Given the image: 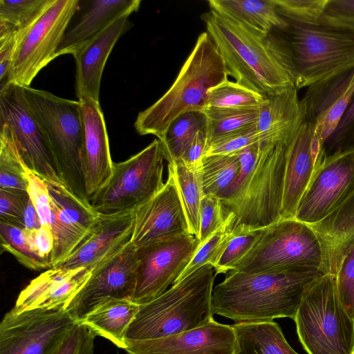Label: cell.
<instances>
[{
    "instance_id": "ba28073f",
    "label": "cell",
    "mask_w": 354,
    "mask_h": 354,
    "mask_svg": "<svg viewBox=\"0 0 354 354\" xmlns=\"http://www.w3.org/2000/svg\"><path fill=\"white\" fill-rule=\"evenodd\" d=\"M308 354H353L354 317L340 301L334 275L328 272L306 290L294 318Z\"/></svg>"
},
{
    "instance_id": "d6986e66",
    "label": "cell",
    "mask_w": 354,
    "mask_h": 354,
    "mask_svg": "<svg viewBox=\"0 0 354 354\" xmlns=\"http://www.w3.org/2000/svg\"><path fill=\"white\" fill-rule=\"evenodd\" d=\"M354 96V66L334 77L306 88L301 99L305 119L314 125L316 160Z\"/></svg>"
},
{
    "instance_id": "ee69618b",
    "label": "cell",
    "mask_w": 354,
    "mask_h": 354,
    "mask_svg": "<svg viewBox=\"0 0 354 354\" xmlns=\"http://www.w3.org/2000/svg\"><path fill=\"white\" fill-rule=\"evenodd\" d=\"M279 15L306 24L320 23L328 0H274Z\"/></svg>"
},
{
    "instance_id": "d6a6232c",
    "label": "cell",
    "mask_w": 354,
    "mask_h": 354,
    "mask_svg": "<svg viewBox=\"0 0 354 354\" xmlns=\"http://www.w3.org/2000/svg\"><path fill=\"white\" fill-rule=\"evenodd\" d=\"M206 127L203 111H191L176 118L164 135L158 138L162 153L168 163L180 160L189 148L198 131Z\"/></svg>"
},
{
    "instance_id": "816d5d0a",
    "label": "cell",
    "mask_w": 354,
    "mask_h": 354,
    "mask_svg": "<svg viewBox=\"0 0 354 354\" xmlns=\"http://www.w3.org/2000/svg\"><path fill=\"white\" fill-rule=\"evenodd\" d=\"M32 250L40 258L48 261L52 268L54 239L50 229L41 225L38 229H25Z\"/></svg>"
},
{
    "instance_id": "30bf717a",
    "label": "cell",
    "mask_w": 354,
    "mask_h": 354,
    "mask_svg": "<svg viewBox=\"0 0 354 354\" xmlns=\"http://www.w3.org/2000/svg\"><path fill=\"white\" fill-rule=\"evenodd\" d=\"M164 159L155 139L127 160L113 162L111 177L90 200L92 207L100 214L136 210L163 187Z\"/></svg>"
},
{
    "instance_id": "8d00e7d4",
    "label": "cell",
    "mask_w": 354,
    "mask_h": 354,
    "mask_svg": "<svg viewBox=\"0 0 354 354\" xmlns=\"http://www.w3.org/2000/svg\"><path fill=\"white\" fill-rule=\"evenodd\" d=\"M52 0H0V37L23 31L44 12Z\"/></svg>"
},
{
    "instance_id": "ac0fdd59",
    "label": "cell",
    "mask_w": 354,
    "mask_h": 354,
    "mask_svg": "<svg viewBox=\"0 0 354 354\" xmlns=\"http://www.w3.org/2000/svg\"><path fill=\"white\" fill-rule=\"evenodd\" d=\"M189 232L182 201L173 176L150 200L135 210L131 241L137 248Z\"/></svg>"
},
{
    "instance_id": "4dcf8cb0",
    "label": "cell",
    "mask_w": 354,
    "mask_h": 354,
    "mask_svg": "<svg viewBox=\"0 0 354 354\" xmlns=\"http://www.w3.org/2000/svg\"><path fill=\"white\" fill-rule=\"evenodd\" d=\"M311 226L327 248L332 273L340 253L354 239V192L329 215Z\"/></svg>"
},
{
    "instance_id": "4316f807",
    "label": "cell",
    "mask_w": 354,
    "mask_h": 354,
    "mask_svg": "<svg viewBox=\"0 0 354 354\" xmlns=\"http://www.w3.org/2000/svg\"><path fill=\"white\" fill-rule=\"evenodd\" d=\"M295 86L264 95L259 107L257 131L259 140H290L305 120V112Z\"/></svg>"
},
{
    "instance_id": "603a6c76",
    "label": "cell",
    "mask_w": 354,
    "mask_h": 354,
    "mask_svg": "<svg viewBox=\"0 0 354 354\" xmlns=\"http://www.w3.org/2000/svg\"><path fill=\"white\" fill-rule=\"evenodd\" d=\"M140 0H80L59 48L57 57L73 55L115 20L136 12Z\"/></svg>"
},
{
    "instance_id": "cb8c5ba5",
    "label": "cell",
    "mask_w": 354,
    "mask_h": 354,
    "mask_svg": "<svg viewBox=\"0 0 354 354\" xmlns=\"http://www.w3.org/2000/svg\"><path fill=\"white\" fill-rule=\"evenodd\" d=\"M129 15L115 20L73 55L76 64L75 90L77 100H92L100 103V88L106 60L119 38L131 24Z\"/></svg>"
},
{
    "instance_id": "c3c4849f",
    "label": "cell",
    "mask_w": 354,
    "mask_h": 354,
    "mask_svg": "<svg viewBox=\"0 0 354 354\" xmlns=\"http://www.w3.org/2000/svg\"><path fill=\"white\" fill-rule=\"evenodd\" d=\"M221 199L212 195L203 196L200 205V239L205 241L224 223Z\"/></svg>"
},
{
    "instance_id": "5bb4252c",
    "label": "cell",
    "mask_w": 354,
    "mask_h": 354,
    "mask_svg": "<svg viewBox=\"0 0 354 354\" xmlns=\"http://www.w3.org/2000/svg\"><path fill=\"white\" fill-rule=\"evenodd\" d=\"M200 243L194 236L187 233L138 248L136 286L131 300L142 305L167 290Z\"/></svg>"
},
{
    "instance_id": "4fadbf2b",
    "label": "cell",
    "mask_w": 354,
    "mask_h": 354,
    "mask_svg": "<svg viewBox=\"0 0 354 354\" xmlns=\"http://www.w3.org/2000/svg\"><path fill=\"white\" fill-rule=\"evenodd\" d=\"M76 324L63 307L8 311L0 323V354H54Z\"/></svg>"
},
{
    "instance_id": "d4e9b609",
    "label": "cell",
    "mask_w": 354,
    "mask_h": 354,
    "mask_svg": "<svg viewBox=\"0 0 354 354\" xmlns=\"http://www.w3.org/2000/svg\"><path fill=\"white\" fill-rule=\"evenodd\" d=\"M80 102L85 131L83 174L86 192L90 201L111 177L113 162L100 103L90 99Z\"/></svg>"
},
{
    "instance_id": "f907efd6",
    "label": "cell",
    "mask_w": 354,
    "mask_h": 354,
    "mask_svg": "<svg viewBox=\"0 0 354 354\" xmlns=\"http://www.w3.org/2000/svg\"><path fill=\"white\" fill-rule=\"evenodd\" d=\"M259 140L257 127H255L212 142L207 145L205 156L235 153Z\"/></svg>"
},
{
    "instance_id": "7c38bea8",
    "label": "cell",
    "mask_w": 354,
    "mask_h": 354,
    "mask_svg": "<svg viewBox=\"0 0 354 354\" xmlns=\"http://www.w3.org/2000/svg\"><path fill=\"white\" fill-rule=\"evenodd\" d=\"M0 127L12 136L27 167L43 180L64 185L46 138L28 104L24 86L0 88Z\"/></svg>"
},
{
    "instance_id": "3957f363",
    "label": "cell",
    "mask_w": 354,
    "mask_h": 354,
    "mask_svg": "<svg viewBox=\"0 0 354 354\" xmlns=\"http://www.w3.org/2000/svg\"><path fill=\"white\" fill-rule=\"evenodd\" d=\"M224 61L207 32L201 33L176 80L155 103L139 113L134 127L141 136L161 138L178 116L203 111L207 92L228 79Z\"/></svg>"
},
{
    "instance_id": "db71d44e",
    "label": "cell",
    "mask_w": 354,
    "mask_h": 354,
    "mask_svg": "<svg viewBox=\"0 0 354 354\" xmlns=\"http://www.w3.org/2000/svg\"><path fill=\"white\" fill-rule=\"evenodd\" d=\"M207 146L205 129L199 130L193 142L180 159L183 163L189 168L198 166L205 156Z\"/></svg>"
},
{
    "instance_id": "9c48e42d",
    "label": "cell",
    "mask_w": 354,
    "mask_h": 354,
    "mask_svg": "<svg viewBox=\"0 0 354 354\" xmlns=\"http://www.w3.org/2000/svg\"><path fill=\"white\" fill-rule=\"evenodd\" d=\"M294 267L317 268L328 273L329 254L311 225L291 218L265 227L255 246L234 270L257 273Z\"/></svg>"
},
{
    "instance_id": "11a10c76",
    "label": "cell",
    "mask_w": 354,
    "mask_h": 354,
    "mask_svg": "<svg viewBox=\"0 0 354 354\" xmlns=\"http://www.w3.org/2000/svg\"><path fill=\"white\" fill-rule=\"evenodd\" d=\"M41 226L39 216L30 198L24 214V229L35 230Z\"/></svg>"
},
{
    "instance_id": "8fae6325",
    "label": "cell",
    "mask_w": 354,
    "mask_h": 354,
    "mask_svg": "<svg viewBox=\"0 0 354 354\" xmlns=\"http://www.w3.org/2000/svg\"><path fill=\"white\" fill-rule=\"evenodd\" d=\"M79 1L52 0L30 27L18 32L7 82L30 86L37 73L57 57V50Z\"/></svg>"
},
{
    "instance_id": "bcb514c9",
    "label": "cell",
    "mask_w": 354,
    "mask_h": 354,
    "mask_svg": "<svg viewBox=\"0 0 354 354\" xmlns=\"http://www.w3.org/2000/svg\"><path fill=\"white\" fill-rule=\"evenodd\" d=\"M30 200L28 192L0 189V221L24 229V214Z\"/></svg>"
},
{
    "instance_id": "836d02e7",
    "label": "cell",
    "mask_w": 354,
    "mask_h": 354,
    "mask_svg": "<svg viewBox=\"0 0 354 354\" xmlns=\"http://www.w3.org/2000/svg\"><path fill=\"white\" fill-rule=\"evenodd\" d=\"M259 107L204 109L207 145L223 137L257 127Z\"/></svg>"
},
{
    "instance_id": "60d3db41",
    "label": "cell",
    "mask_w": 354,
    "mask_h": 354,
    "mask_svg": "<svg viewBox=\"0 0 354 354\" xmlns=\"http://www.w3.org/2000/svg\"><path fill=\"white\" fill-rule=\"evenodd\" d=\"M332 274L340 301L354 317V239L340 253Z\"/></svg>"
},
{
    "instance_id": "8992f818",
    "label": "cell",
    "mask_w": 354,
    "mask_h": 354,
    "mask_svg": "<svg viewBox=\"0 0 354 354\" xmlns=\"http://www.w3.org/2000/svg\"><path fill=\"white\" fill-rule=\"evenodd\" d=\"M24 88L64 184L75 196L90 203L82 165L85 131L82 102L30 86Z\"/></svg>"
},
{
    "instance_id": "f35d334b",
    "label": "cell",
    "mask_w": 354,
    "mask_h": 354,
    "mask_svg": "<svg viewBox=\"0 0 354 354\" xmlns=\"http://www.w3.org/2000/svg\"><path fill=\"white\" fill-rule=\"evenodd\" d=\"M0 239L2 250L12 254L26 268L37 271L51 268L32 250L25 229L0 221Z\"/></svg>"
},
{
    "instance_id": "6da1fadb",
    "label": "cell",
    "mask_w": 354,
    "mask_h": 354,
    "mask_svg": "<svg viewBox=\"0 0 354 354\" xmlns=\"http://www.w3.org/2000/svg\"><path fill=\"white\" fill-rule=\"evenodd\" d=\"M326 273L313 267L257 273L230 271L213 289V313L236 323L294 319L306 290Z\"/></svg>"
},
{
    "instance_id": "ab89813d",
    "label": "cell",
    "mask_w": 354,
    "mask_h": 354,
    "mask_svg": "<svg viewBox=\"0 0 354 354\" xmlns=\"http://www.w3.org/2000/svg\"><path fill=\"white\" fill-rule=\"evenodd\" d=\"M234 234L232 232L228 219L205 241L201 242L196 253L184 268L176 283L203 266L211 264L213 267L218 261L223 252Z\"/></svg>"
},
{
    "instance_id": "f6af8a7d",
    "label": "cell",
    "mask_w": 354,
    "mask_h": 354,
    "mask_svg": "<svg viewBox=\"0 0 354 354\" xmlns=\"http://www.w3.org/2000/svg\"><path fill=\"white\" fill-rule=\"evenodd\" d=\"M259 149V141L250 145L239 151L240 172L230 187L220 198L222 209L234 202L243 192L254 167Z\"/></svg>"
},
{
    "instance_id": "74e56055",
    "label": "cell",
    "mask_w": 354,
    "mask_h": 354,
    "mask_svg": "<svg viewBox=\"0 0 354 354\" xmlns=\"http://www.w3.org/2000/svg\"><path fill=\"white\" fill-rule=\"evenodd\" d=\"M263 100L264 95L227 79L208 91L206 108L256 107Z\"/></svg>"
},
{
    "instance_id": "681fc988",
    "label": "cell",
    "mask_w": 354,
    "mask_h": 354,
    "mask_svg": "<svg viewBox=\"0 0 354 354\" xmlns=\"http://www.w3.org/2000/svg\"><path fill=\"white\" fill-rule=\"evenodd\" d=\"M320 22L354 32V0H328Z\"/></svg>"
},
{
    "instance_id": "b9f144b4",
    "label": "cell",
    "mask_w": 354,
    "mask_h": 354,
    "mask_svg": "<svg viewBox=\"0 0 354 354\" xmlns=\"http://www.w3.org/2000/svg\"><path fill=\"white\" fill-rule=\"evenodd\" d=\"M264 228L234 234L214 267L216 274L227 273L252 250L263 234Z\"/></svg>"
},
{
    "instance_id": "f5cc1de1",
    "label": "cell",
    "mask_w": 354,
    "mask_h": 354,
    "mask_svg": "<svg viewBox=\"0 0 354 354\" xmlns=\"http://www.w3.org/2000/svg\"><path fill=\"white\" fill-rule=\"evenodd\" d=\"M18 32L0 37V82L1 86L8 80L10 68L13 59Z\"/></svg>"
},
{
    "instance_id": "e0dca14e",
    "label": "cell",
    "mask_w": 354,
    "mask_h": 354,
    "mask_svg": "<svg viewBox=\"0 0 354 354\" xmlns=\"http://www.w3.org/2000/svg\"><path fill=\"white\" fill-rule=\"evenodd\" d=\"M46 183L49 197L48 227L54 239L53 268L64 261L88 234L99 214L89 202L75 196L66 186Z\"/></svg>"
},
{
    "instance_id": "7bdbcfd3",
    "label": "cell",
    "mask_w": 354,
    "mask_h": 354,
    "mask_svg": "<svg viewBox=\"0 0 354 354\" xmlns=\"http://www.w3.org/2000/svg\"><path fill=\"white\" fill-rule=\"evenodd\" d=\"M353 149H354V96L335 129L324 142L316 162L324 157Z\"/></svg>"
},
{
    "instance_id": "484cf974",
    "label": "cell",
    "mask_w": 354,
    "mask_h": 354,
    "mask_svg": "<svg viewBox=\"0 0 354 354\" xmlns=\"http://www.w3.org/2000/svg\"><path fill=\"white\" fill-rule=\"evenodd\" d=\"M314 125L304 120L291 139L287 153L281 218H295L315 167Z\"/></svg>"
},
{
    "instance_id": "ffe728a7",
    "label": "cell",
    "mask_w": 354,
    "mask_h": 354,
    "mask_svg": "<svg viewBox=\"0 0 354 354\" xmlns=\"http://www.w3.org/2000/svg\"><path fill=\"white\" fill-rule=\"evenodd\" d=\"M126 344L129 354H234L235 334L232 325L213 319L180 333Z\"/></svg>"
},
{
    "instance_id": "5b68a950",
    "label": "cell",
    "mask_w": 354,
    "mask_h": 354,
    "mask_svg": "<svg viewBox=\"0 0 354 354\" xmlns=\"http://www.w3.org/2000/svg\"><path fill=\"white\" fill-rule=\"evenodd\" d=\"M201 19L236 82L262 95L295 86L263 38L210 10Z\"/></svg>"
},
{
    "instance_id": "7a4b0ae2",
    "label": "cell",
    "mask_w": 354,
    "mask_h": 354,
    "mask_svg": "<svg viewBox=\"0 0 354 354\" xmlns=\"http://www.w3.org/2000/svg\"><path fill=\"white\" fill-rule=\"evenodd\" d=\"M281 17L284 24L274 27L263 41L297 90L354 66V32Z\"/></svg>"
},
{
    "instance_id": "2e32d148",
    "label": "cell",
    "mask_w": 354,
    "mask_h": 354,
    "mask_svg": "<svg viewBox=\"0 0 354 354\" xmlns=\"http://www.w3.org/2000/svg\"><path fill=\"white\" fill-rule=\"evenodd\" d=\"M138 265V249L130 240L91 272L86 283L65 310L78 322L106 300H131L136 286Z\"/></svg>"
},
{
    "instance_id": "52a82bcc",
    "label": "cell",
    "mask_w": 354,
    "mask_h": 354,
    "mask_svg": "<svg viewBox=\"0 0 354 354\" xmlns=\"http://www.w3.org/2000/svg\"><path fill=\"white\" fill-rule=\"evenodd\" d=\"M291 139L259 140L254 167L243 192L234 202L222 209L234 234L263 229L281 219L287 153Z\"/></svg>"
},
{
    "instance_id": "7dc6e473",
    "label": "cell",
    "mask_w": 354,
    "mask_h": 354,
    "mask_svg": "<svg viewBox=\"0 0 354 354\" xmlns=\"http://www.w3.org/2000/svg\"><path fill=\"white\" fill-rule=\"evenodd\" d=\"M95 337L86 326L77 322L54 354H93Z\"/></svg>"
},
{
    "instance_id": "f1b7e54d",
    "label": "cell",
    "mask_w": 354,
    "mask_h": 354,
    "mask_svg": "<svg viewBox=\"0 0 354 354\" xmlns=\"http://www.w3.org/2000/svg\"><path fill=\"white\" fill-rule=\"evenodd\" d=\"M140 306L130 299H108L97 305L78 322L86 326L96 336L103 337L118 348L125 349V333Z\"/></svg>"
},
{
    "instance_id": "f546056e",
    "label": "cell",
    "mask_w": 354,
    "mask_h": 354,
    "mask_svg": "<svg viewBox=\"0 0 354 354\" xmlns=\"http://www.w3.org/2000/svg\"><path fill=\"white\" fill-rule=\"evenodd\" d=\"M232 326L235 334L234 354H299L274 321L239 322Z\"/></svg>"
},
{
    "instance_id": "1f68e13d",
    "label": "cell",
    "mask_w": 354,
    "mask_h": 354,
    "mask_svg": "<svg viewBox=\"0 0 354 354\" xmlns=\"http://www.w3.org/2000/svg\"><path fill=\"white\" fill-rule=\"evenodd\" d=\"M168 172L175 180L186 216L189 232L200 239V205L203 196L200 165L185 166L180 160L168 163Z\"/></svg>"
},
{
    "instance_id": "44dd1931",
    "label": "cell",
    "mask_w": 354,
    "mask_h": 354,
    "mask_svg": "<svg viewBox=\"0 0 354 354\" xmlns=\"http://www.w3.org/2000/svg\"><path fill=\"white\" fill-rule=\"evenodd\" d=\"M135 210L100 214L88 234L75 250L56 267L86 268L92 272L126 245L131 238Z\"/></svg>"
},
{
    "instance_id": "9a60e30c",
    "label": "cell",
    "mask_w": 354,
    "mask_h": 354,
    "mask_svg": "<svg viewBox=\"0 0 354 354\" xmlns=\"http://www.w3.org/2000/svg\"><path fill=\"white\" fill-rule=\"evenodd\" d=\"M354 192V149L316 162L295 218L313 225L329 215Z\"/></svg>"
},
{
    "instance_id": "83f0119b",
    "label": "cell",
    "mask_w": 354,
    "mask_h": 354,
    "mask_svg": "<svg viewBox=\"0 0 354 354\" xmlns=\"http://www.w3.org/2000/svg\"><path fill=\"white\" fill-rule=\"evenodd\" d=\"M207 3L210 10L262 38L284 24L274 0H209Z\"/></svg>"
},
{
    "instance_id": "e575fe53",
    "label": "cell",
    "mask_w": 354,
    "mask_h": 354,
    "mask_svg": "<svg viewBox=\"0 0 354 354\" xmlns=\"http://www.w3.org/2000/svg\"><path fill=\"white\" fill-rule=\"evenodd\" d=\"M203 196L221 198L237 178L241 164L236 153L205 156L200 163Z\"/></svg>"
},
{
    "instance_id": "7402d4cb",
    "label": "cell",
    "mask_w": 354,
    "mask_h": 354,
    "mask_svg": "<svg viewBox=\"0 0 354 354\" xmlns=\"http://www.w3.org/2000/svg\"><path fill=\"white\" fill-rule=\"evenodd\" d=\"M91 274V272L86 268L47 269L21 291L10 311L19 313L32 310L65 308Z\"/></svg>"
},
{
    "instance_id": "d590c367",
    "label": "cell",
    "mask_w": 354,
    "mask_h": 354,
    "mask_svg": "<svg viewBox=\"0 0 354 354\" xmlns=\"http://www.w3.org/2000/svg\"><path fill=\"white\" fill-rule=\"evenodd\" d=\"M29 171L13 138L0 127V189L28 192Z\"/></svg>"
},
{
    "instance_id": "277c9868",
    "label": "cell",
    "mask_w": 354,
    "mask_h": 354,
    "mask_svg": "<svg viewBox=\"0 0 354 354\" xmlns=\"http://www.w3.org/2000/svg\"><path fill=\"white\" fill-rule=\"evenodd\" d=\"M215 270L207 264L140 306L129 326L125 342L157 339L201 326L213 319Z\"/></svg>"
}]
</instances>
